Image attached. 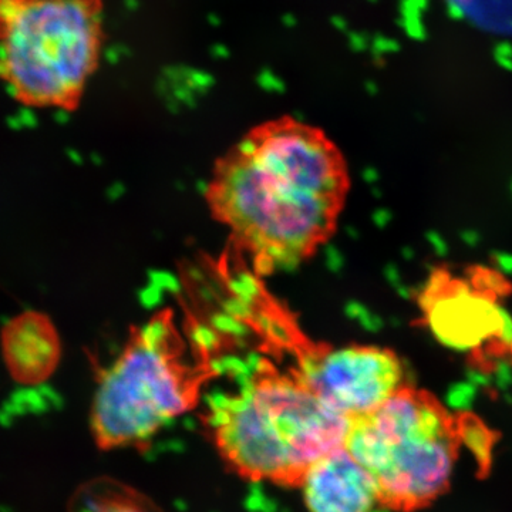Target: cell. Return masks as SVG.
I'll list each match as a JSON object with an SVG mask.
<instances>
[{"label": "cell", "mask_w": 512, "mask_h": 512, "mask_svg": "<svg viewBox=\"0 0 512 512\" xmlns=\"http://www.w3.org/2000/svg\"><path fill=\"white\" fill-rule=\"evenodd\" d=\"M227 286L229 295L241 299V301L247 302L249 305H255L262 298V293H264L258 276L252 274V272L245 271V269H239V271L229 275Z\"/></svg>", "instance_id": "obj_9"}, {"label": "cell", "mask_w": 512, "mask_h": 512, "mask_svg": "<svg viewBox=\"0 0 512 512\" xmlns=\"http://www.w3.org/2000/svg\"><path fill=\"white\" fill-rule=\"evenodd\" d=\"M323 259H325L326 268L332 272H339L343 265V256L335 245H326L323 249Z\"/></svg>", "instance_id": "obj_17"}, {"label": "cell", "mask_w": 512, "mask_h": 512, "mask_svg": "<svg viewBox=\"0 0 512 512\" xmlns=\"http://www.w3.org/2000/svg\"><path fill=\"white\" fill-rule=\"evenodd\" d=\"M138 299L141 305L146 309H156L158 306L163 305L165 293L160 291L157 286L146 284L143 289L138 292Z\"/></svg>", "instance_id": "obj_14"}, {"label": "cell", "mask_w": 512, "mask_h": 512, "mask_svg": "<svg viewBox=\"0 0 512 512\" xmlns=\"http://www.w3.org/2000/svg\"><path fill=\"white\" fill-rule=\"evenodd\" d=\"M147 282L148 284L157 286L165 295H167V293L178 295L181 289H183L180 278H178L174 272L167 271V269H151L147 275Z\"/></svg>", "instance_id": "obj_10"}, {"label": "cell", "mask_w": 512, "mask_h": 512, "mask_svg": "<svg viewBox=\"0 0 512 512\" xmlns=\"http://www.w3.org/2000/svg\"><path fill=\"white\" fill-rule=\"evenodd\" d=\"M298 380L323 402L355 420L375 412L404 387V367L392 350L348 346L306 353Z\"/></svg>", "instance_id": "obj_6"}, {"label": "cell", "mask_w": 512, "mask_h": 512, "mask_svg": "<svg viewBox=\"0 0 512 512\" xmlns=\"http://www.w3.org/2000/svg\"><path fill=\"white\" fill-rule=\"evenodd\" d=\"M259 150V138L258 134H254V136H248L242 138L239 141L237 148V158L239 160H251L252 157L258 153Z\"/></svg>", "instance_id": "obj_16"}, {"label": "cell", "mask_w": 512, "mask_h": 512, "mask_svg": "<svg viewBox=\"0 0 512 512\" xmlns=\"http://www.w3.org/2000/svg\"><path fill=\"white\" fill-rule=\"evenodd\" d=\"M103 0H0V82L32 109L72 111L103 50Z\"/></svg>", "instance_id": "obj_2"}, {"label": "cell", "mask_w": 512, "mask_h": 512, "mask_svg": "<svg viewBox=\"0 0 512 512\" xmlns=\"http://www.w3.org/2000/svg\"><path fill=\"white\" fill-rule=\"evenodd\" d=\"M190 403L191 387L168 345L137 338L101 373L92 404L94 439L103 448L144 443Z\"/></svg>", "instance_id": "obj_5"}, {"label": "cell", "mask_w": 512, "mask_h": 512, "mask_svg": "<svg viewBox=\"0 0 512 512\" xmlns=\"http://www.w3.org/2000/svg\"><path fill=\"white\" fill-rule=\"evenodd\" d=\"M222 312L228 313L232 318L242 320V322L255 316L254 305H249V303L234 298V296H228L225 299L222 303Z\"/></svg>", "instance_id": "obj_13"}, {"label": "cell", "mask_w": 512, "mask_h": 512, "mask_svg": "<svg viewBox=\"0 0 512 512\" xmlns=\"http://www.w3.org/2000/svg\"><path fill=\"white\" fill-rule=\"evenodd\" d=\"M258 138L251 160L222 168L212 188L215 208L255 252L278 244L305 254L335 220L346 188L342 160L298 124H276Z\"/></svg>", "instance_id": "obj_1"}, {"label": "cell", "mask_w": 512, "mask_h": 512, "mask_svg": "<svg viewBox=\"0 0 512 512\" xmlns=\"http://www.w3.org/2000/svg\"><path fill=\"white\" fill-rule=\"evenodd\" d=\"M299 480L309 512H376L382 505L375 480L346 448L320 458Z\"/></svg>", "instance_id": "obj_7"}, {"label": "cell", "mask_w": 512, "mask_h": 512, "mask_svg": "<svg viewBox=\"0 0 512 512\" xmlns=\"http://www.w3.org/2000/svg\"><path fill=\"white\" fill-rule=\"evenodd\" d=\"M212 328L221 333L232 336H244L248 333L247 325L242 320L229 316L228 313L220 312L212 318Z\"/></svg>", "instance_id": "obj_12"}, {"label": "cell", "mask_w": 512, "mask_h": 512, "mask_svg": "<svg viewBox=\"0 0 512 512\" xmlns=\"http://www.w3.org/2000/svg\"><path fill=\"white\" fill-rule=\"evenodd\" d=\"M0 353L16 383L39 386L55 375L62 357V342L49 316L26 311L3 326Z\"/></svg>", "instance_id": "obj_8"}, {"label": "cell", "mask_w": 512, "mask_h": 512, "mask_svg": "<svg viewBox=\"0 0 512 512\" xmlns=\"http://www.w3.org/2000/svg\"><path fill=\"white\" fill-rule=\"evenodd\" d=\"M466 431L433 394L404 386L353 420L345 448L375 480L384 507L413 512L450 488Z\"/></svg>", "instance_id": "obj_3"}, {"label": "cell", "mask_w": 512, "mask_h": 512, "mask_svg": "<svg viewBox=\"0 0 512 512\" xmlns=\"http://www.w3.org/2000/svg\"><path fill=\"white\" fill-rule=\"evenodd\" d=\"M353 419L299 380L252 383L215 412L225 456L252 478H299L320 458L346 447Z\"/></svg>", "instance_id": "obj_4"}, {"label": "cell", "mask_w": 512, "mask_h": 512, "mask_svg": "<svg viewBox=\"0 0 512 512\" xmlns=\"http://www.w3.org/2000/svg\"><path fill=\"white\" fill-rule=\"evenodd\" d=\"M192 339L200 348L205 350L215 348L218 343V336L214 332V328L205 325H197L192 329Z\"/></svg>", "instance_id": "obj_15"}, {"label": "cell", "mask_w": 512, "mask_h": 512, "mask_svg": "<svg viewBox=\"0 0 512 512\" xmlns=\"http://www.w3.org/2000/svg\"><path fill=\"white\" fill-rule=\"evenodd\" d=\"M254 318L259 328L264 330L266 335L274 339L282 340V342H284V340L286 342V340L289 339V329L286 328L285 323L282 322V319L278 318V316L268 312H259L255 313Z\"/></svg>", "instance_id": "obj_11"}]
</instances>
